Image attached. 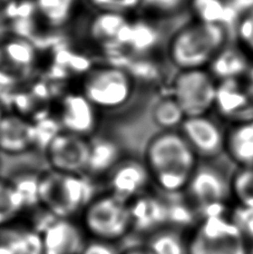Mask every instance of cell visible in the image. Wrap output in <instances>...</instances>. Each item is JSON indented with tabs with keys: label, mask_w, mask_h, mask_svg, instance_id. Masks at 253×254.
Listing matches in <instances>:
<instances>
[{
	"label": "cell",
	"mask_w": 253,
	"mask_h": 254,
	"mask_svg": "<svg viewBox=\"0 0 253 254\" xmlns=\"http://www.w3.org/2000/svg\"><path fill=\"white\" fill-rule=\"evenodd\" d=\"M213 75L204 69L181 70L173 81V97L187 117L204 116L215 105Z\"/></svg>",
	"instance_id": "obj_7"
},
{
	"label": "cell",
	"mask_w": 253,
	"mask_h": 254,
	"mask_svg": "<svg viewBox=\"0 0 253 254\" xmlns=\"http://www.w3.org/2000/svg\"><path fill=\"white\" fill-rule=\"evenodd\" d=\"M84 224L96 240L113 242L124 238L133 228L128 203L112 194L94 198L85 208Z\"/></svg>",
	"instance_id": "obj_6"
},
{
	"label": "cell",
	"mask_w": 253,
	"mask_h": 254,
	"mask_svg": "<svg viewBox=\"0 0 253 254\" xmlns=\"http://www.w3.org/2000/svg\"><path fill=\"white\" fill-rule=\"evenodd\" d=\"M198 21L224 26L230 18V8L224 0H192Z\"/></svg>",
	"instance_id": "obj_26"
},
{
	"label": "cell",
	"mask_w": 253,
	"mask_h": 254,
	"mask_svg": "<svg viewBox=\"0 0 253 254\" xmlns=\"http://www.w3.org/2000/svg\"><path fill=\"white\" fill-rule=\"evenodd\" d=\"M147 250L153 254H189L188 244L175 230L161 229L152 234L147 242Z\"/></svg>",
	"instance_id": "obj_25"
},
{
	"label": "cell",
	"mask_w": 253,
	"mask_h": 254,
	"mask_svg": "<svg viewBox=\"0 0 253 254\" xmlns=\"http://www.w3.org/2000/svg\"><path fill=\"white\" fill-rule=\"evenodd\" d=\"M133 228L142 232L159 231L169 223V204L151 195H139L128 203Z\"/></svg>",
	"instance_id": "obj_17"
},
{
	"label": "cell",
	"mask_w": 253,
	"mask_h": 254,
	"mask_svg": "<svg viewBox=\"0 0 253 254\" xmlns=\"http://www.w3.org/2000/svg\"><path fill=\"white\" fill-rule=\"evenodd\" d=\"M187 116L173 96L161 98L152 110V121L162 131L175 130L181 127Z\"/></svg>",
	"instance_id": "obj_23"
},
{
	"label": "cell",
	"mask_w": 253,
	"mask_h": 254,
	"mask_svg": "<svg viewBox=\"0 0 253 254\" xmlns=\"http://www.w3.org/2000/svg\"><path fill=\"white\" fill-rule=\"evenodd\" d=\"M211 65L213 69L212 75L222 77L224 80H227L233 79L234 76L241 74L246 68V62L240 54L223 49L214 58Z\"/></svg>",
	"instance_id": "obj_27"
},
{
	"label": "cell",
	"mask_w": 253,
	"mask_h": 254,
	"mask_svg": "<svg viewBox=\"0 0 253 254\" xmlns=\"http://www.w3.org/2000/svg\"><path fill=\"white\" fill-rule=\"evenodd\" d=\"M0 254H44L43 237L34 230L11 225L1 226Z\"/></svg>",
	"instance_id": "obj_18"
},
{
	"label": "cell",
	"mask_w": 253,
	"mask_h": 254,
	"mask_svg": "<svg viewBox=\"0 0 253 254\" xmlns=\"http://www.w3.org/2000/svg\"><path fill=\"white\" fill-rule=\"evenodd\" d=\"M25 207V199L15 185L0 179V228L15 220Z\"/></svg>",
	"instance_id": "obj_24"
},
{
	"label": "cell",
	"mask_w": 253,
	"mask_h": 254,
	"mask_svg": "<svg viewBox=\"0 0 253 254\" xmlns=\"http://www.w3.org/2000/svg\"><path fill=\"white\" fill-rule=\"evenodd\" d=\"M120 160L119 148L114 143L108 139L90 138V158L86 174H107Z\"/></svg>",
	"instance_id": "obj_22"
},
{
	"label": "cell",
	"mask_w": 253,
	"mask_h": 254,
	"mask_svg": "<svg viewBox=\"0 0 253 254\" xmlns=\"http://www.w3.org/2000/svg\"><path fill=\"white\" fill-rule=\"evenodd\" d=\"M185 0H141V6L151 12L171 13L178 10Z\"/></svg>",
	"instance_id": "obj_33"
},
{
	"label": "cell",
	"mask_w": 253,
	"mask_h": 254,
	"mask_svg": "<svg viewBox=\"0 0 253 254\" xmlns=\"http://www.w3.org/2000/svg\"><path fill=\"white\" fill-rule=\"evenodd\" d=\"M82 254H120V251L113 242L95 240V241L86 244Z\"/></svg>",
	"instance_id": "obj_35"
},
{
	"label": "cell",
	"mask_w": 253,
	"mask_h": 254,
	"mask_svg": "<svg viewBox=\"0 0 253 254\" xmlns=\"http://www.w3.org/2000/svg\"><path fill=\"white\" fill-rule=\"evenodd\" d=\"M35 45L22 36H11L0 42V86L11 87L26 83L37 66Z\"/></svg>",
	"instance_id": "obj_9"
},
{
	"label": "cell",
	"mask_w": 253,
	"mask_h": 254,
	"mask_svg": "<svg viewBox=\"0 0 253 254\" xmlns=\"http://www.w3.org/2000/svg\"><path fill=\"white\" fill-rule=\"evenodd\" d=\"M215 106L223 115L230 117L246 116L247 114L251 117L253 113V105L249 94L245 92L233 79H227L222 81L221 85H218Z\"/></svg>",
	"instance_id": "obj_19"
},
{
	"label": "cell",
	"mask_w": 253,
	"mask_h": 254,
	"mask_svg": "<svg viewBox=\"0 0 253 254\" xmlns=\"http://www.w3.org/2000/svg\"><path fill=\"white\" fill-rule=\"evenodd\" d=\"M150 181L145 163L136 158H122L107 173L110 194L126 203L142 195Z\"/></svg>",
	"instance_id": "obj_13"
},
{
	"label": "cell",
	"mask_w": 253,
	"mask_h": 254,
	"mask_svg": "<svg viewBox=\"0 0 253 254\" xmlns=\"http://www.w3.org/2000/svg\"><path fill=\"white\" fill-rule=\"evenodd\" d=\"M225 148L243 167L253 166V120L233 127L225 139Z\"/></svg>",
	"instance_id": "obj_20"
},
{
	"label": "cell",
	"mask_w": 253,
	"mask_h": 254,
	"mask_svg": "<svg viewBox=\"0 0 253 254\" xmlns=\"http://www.w3.org/2000/svg\"><path fill=\"white\" fill-rule=\"evenodd\" d=\"M187 190L204 217L223 215L229 190L218 171L205 166L198 167L190 180Z\"/></svg>",
	"instance_id": "obj_11"
},
{
	"label": "cell",
	"mask_w": 253,
	"mask_h": 254,
	"mask_svg": "<svg viewBox=\"0 0 253 254\" xmlns=\"http://www.w3.org/2000/svg\"><path fill=\"white\" fill-rule=\"evenodd\" d=\"M98 111L79 92H70L62 97L58 107L61 130L92 138L97 129Z\"/></svg>",
	"instance_id": "obj_12"
},
{
	"label": "cell",
	"mask_w": 253,
	"mask_h": 254,
	"mask_svg": "<svg viewBox=\"0 0 253 254\" xmlns=\"http://www.w3.org/2000/svg\"><path fill=\"white\" fill-rule=\"evenodd\" d=\"M193 220L192 212L182 204H169V224L187 225Z\"/></svg>",
	"instance_id": "obj_34"
},
{
	"label": "cell",
	"mask_w": 253,
	"mask_h": 254,
	"mask_svg": "<svg viewBox=\"0 0 253 254\" xmlns=\"http://www.w3.org/2000/svg\"><path fill=\"white\" fill-rule=\"evenodd\" d=\"M237 33L242 47L248 49L253 55V6L241 16Z\"/></svg>",
	"instance_id": "obj_30"
},
{
	"label": "cell",
	"mask_w": 253,
	"mask_h": 254,
	"mask_svg": "<svg viewBox=\"0 0 253 254\" xmlns=\"http://www.w3.org/2000/svg\"><path fill=\"white\" fill-rule=\"evenodd\" d=\"M157 40V34L151 25L144 21L133 20L132 33L126 52L143 54L154 46Z\"/></svg>",
	"instance_id": "obj_28"
},
{
	"label": "cell",
	"mask_w": 253,
	"mask_h": 254,
	"mask_svg": "<svg viewBox=\"0 0 253 254\" xmlns=\"http://www.w3.org/2000/svg\"><path fill=\"white\" fill-rule=\"evenodd\" d=\"M231 220L247 240H253V207L239 206Z\"/></svg>",
	"instance_id": "obj_32"
},
{
	"label": "cell",
	"mask_w": 253,
	"mask_h": 254,
	"mask_svg": "<svg viewBox=\"0 0 253 254\" xmlns=\"http://www.w3.org/2000/svg\"><path fill=\"white\" fill-rule=\"evenodd\" d=\"M44 254H82L86 247L83 231L70 220H56L43 233Z\"/></svg>",
	"instance_id": "obj_16"
},
{
	"label": "cell",
	"mask_w": 253,
	"mask_h": 254,
	"mask_svg": "<svg viewBox=\"0 0 253 254\" xmlns=\"http://www.w3.org/2000/svg\"><path fill=\"white\" fill-rule=\"evenodd\" d=\"M93 188L84 175L49 170L39 176L38 203L53 217L69 220L93 201Z\"/></svg>",
	"instance_id": "obj_3"
},
{
	"label": "cell",
	"mask_w": 253,
	"mask_h": 254,
	"mask_svg": "<svg viewBox=\"0 0 253 254\" xmlns=\"http://www.w3.org/2000/svg\"><path fill=\"white\" fill-rule=\"evenodd\" d=\"M76 0H34L35 13L51 29H60L70 20Z\"/></svg>",
	"instance_id": "obj_21"
},
{
	"label": "cell",
	"mask_w": 253,
	"mask_h": 254,
	"mask_svg": "<svg viewBox=\"0 0 253 254\" xmlns=\"http://www.w3.org/2000/svg\"><path fill=\"white\" fill-rule=\"evenodd\" d=\"M225 42L224 26L197 20L181 28L171 38L170 60L181 70L203 69L223 51Z\"/></svg>",
	"instance_id": "obj_2"
},
{
	"label": "cell",
	"mask_w": 253,
	"mask_h": 254,
	"mask_svg": "<svg viewBox=\"0 0 253 254\" xmlns=\"http://www.w3.org/2000/svg\"><path fill=\"white\" fill-rule=\"evenodd\" d=\"M144 163L157 187L174 193L187 189L196 170V154L182 134L165 130L148 140Z\"/></svg>",
	"instance_id": "obj_1"
},
{
	"label": "cell",
	"mask_w": 253,
	"mask_h": 254,
	"mask_svg": "<svg viewBox=\"0 0 253 254\" xmlns=\"http://www.w3.org/2000/svg\"><path fill=\"white\" fill-rule=\"evenodd\" d=\"M97 11H119L126 13L130 9L141 6V0H87Z\"/></svg>",
	"instance_id": "obj_31"
},
{
	"label": "cell",
	"mask_w": 253,
	"mask_h": 254,
	"mask_svg": "<svg viewBox=\"0 0 253 254\" xmlns=\"http://www.w3.org/2000/svg\"><path fill=\"white\" fill-rule=\"evenodd\" d=\"M181 134L188 140L196 155L214 157L225 148L223 131L209 117H187L181 125Z\"/></svg>",
	"instance_id": "obj_14"
},
{
	"label": "cell",
	"mask_w": 253,
	"mask_h": 254,
	"mask_svg": "<svg viewBox=\"0 0 253 254\" xmlns=\"http://www.w3.org/2000/svg\"><path fill=\"white\" fill-rule=\"evenodd\" d=\"M248 240L231 219L206 216L188 244L189 254H249Z\"/></svg>",
	"instance_id": "obj_5"
},
{
	"label": "cell",
	"mask_w": 253,
	"mask_h": 254,
	"mask_svg": "<svg viewBox=\"0 0 253 254\" xmlns=\"http://www.w3.org/2000/svg\"><path fill=\"white\" fill-rule=\"evenodd\" d=\"M133 20L124 12L97 11L87 25V39L107 55L124 54L132 33Z\"/></svg>",
	"instance_id": "obj_10"
},
{
	"label": "cell",
	"mask_w": 253,
	"mask_h": 254,
	"mask_svg": "<svg viewBox=\"0 0 253 254\" xmlns=\"http://www.w3.org/2000/svg\"><path fill=\"white\" fill-rule=\"evenodd\" d=\"M45 156L51 170L85 176L90 158V138L60 130L45 145Z\"/></svg>",
	"instance_id": "obj_8"
},
{
	"label": "cell",
	"mask_w": 253,
	"mask_h": 254,
	"mask_svg": "<svg viewBox=\"0 0 253 254\" xmlns=\"http://www.w3.org/2000/svg\"><path fill=\"white\" fill-rule=\"evenodd\" d=\"M3 114H2V113H1V111H0V119H1V116H2Z\"/></svg>",
	"instance_id": "obj_37"
},
{
	"label": "cell",
	"mask_w": 253,
	"mask_h": 254,
	"mask_svg": "<svg viewBox=\"0 0 253 254\" xmlns=\"http://www.w3.org/2000/svg\"><path fill=\"white\" fill-rule=\"evenodd\" d=\"M38 130L30 120L18 114H3L0 119V153L21 155L35 147Z\"/></svg>",
	"instance_id": "obj_15"
},
{
	"label": "cell",
	"mask_w": 253,
	"mask_h": 254,
	"mask_svg": "<svg viewBox=\"0 0 253 254\" xmlns=\"http://www.w3.org/2000/svg\"><path fill=\"white\" fill-rule=\"evenodd\" d=\"M232 192L240 206L253 207V166L238 172L232 182Z\"/></svg>",
	"instance_id": "obj_29"
},
{
	"label": "cell",
	"mask_w": 253,
	"mask_h": 254,
	"mask_svg": "<svg viewBox=\"0 0 253 254\" xmlns=\"http://www.w3.org/2000/svg\"><path fill=\"white\" fill-rule=\"evenodd\" d=\"M124 254H153L150 250H143V249H132V250H129L127 252H125Z\"/></svg>",
	"instance_id": "obj_36"
},
{
	"label": "cell",
	"mask_w": 253,
	"mask_h": 254,
	"mask_svg": "<svg viewBox=\"0 0 253 254\" xmlns=\"http://www.w3.org/2000/svg\"><path fill=\"white\" fill-rule=\"evenodd\" d=\"M79 92L98 112L127 105L135 93V77L126 68L103 64L90 67L80 80Z\"/></svg>",
	"instance_id": "obj_4"
}]
</instances>
